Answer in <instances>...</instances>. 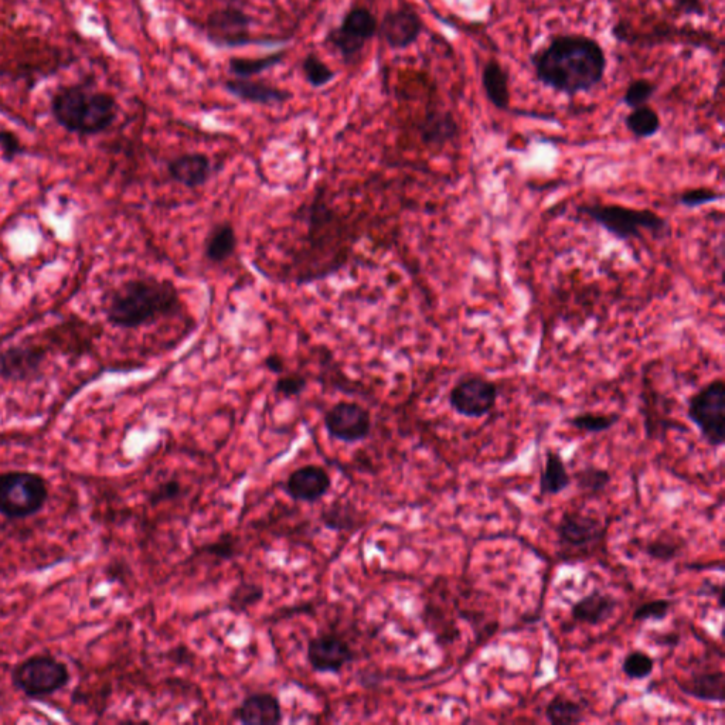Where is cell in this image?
Masks as SVG:
<instances>
[{"mask_svg":"<svg viewBox=\"0 0 725 725\" xmlns=\"http://www.w3.org/2000/svg\"><path fill=\"white\" fill-rule=\"evenodd\" d=\"M534 73L544 87L574 97L604 80L607 56L601 44L582 34H560L532 56Z\"/></svg>","mask_w":725,"mask_h":725,"instance_id":"obj_1","label":"cell"},{"mask_svg":"<svg viewBox=\"0 0 725 725\" xmlns=\"http://www.w3.org/2000/svg\"><path fill=\"white\" fill-rule=\"evenodd\" d=\"M182 308L179 289L168 279H129L114 289L107 305L108 321L122 329L152 325Z\"/></svg>","mask_w":725,"mask_h":725,"instance_id":"obj_2","label":"cell"},{"mask_svg":"<svg viewBox=\"0 0 725 725\" xmlns=\"http://www.w3.org/2000/svg\"><path fill=\"white\" fill-rule=\"evenodd\" d=\"M114 95L97 90L93 84L61 85L51 95L50 112L54 121L70 134L91 136L110 129L118 118Z\"/></svg>","mask_w":725,"mask_h":725,"instance_id":"obj_3","label":"cell"},{"mask_svg":"<svg viewBox=\"0 0 725 725\" xmlns=\"http://www.w3.org/2000/svg\"><path fill=\"white\" fill-rule=\"evenodd\" d=\"M577 213L619 241L642 240L645 234L665 237L670 231L669 221L652 209H635L614 203H587L578 206Z\"/></svg>","mask_w":725,"mask_h":725,"instance_id":"obj_4","label":"cell"},{"mask_svg":"<svg viewBox=\"0 0 725 725\" xmlns=\"http://www.w3.org/2000/svg\"><path fill=\"white\" fill-rule=\"evenodd\" d=\"M49 496V483L40 473H0V516L5 519L23 520L36 516L49 502Z\"/></svg>","mask_w":725,"mask_h":725,"instance_id":"obj_5","label":"cell"},{"mask_svg":"<svg viewBox=\"0 0 725 725\" xmlns=\"http://www.w3.org/2000/svg\"><path fill=\"white\" fill-rule=\"evenodd\" d=\"M10 680L27 699L42 700L66 689L71 682V673L66 663L43 653L16 663Z\"/></svg>","mask_w":725,"mask_h":725,"instance_id":"obj_6","label":"cell"},{"mask_svg":"<svg viewBox=\"0 0 725 725\" xmlns=\"http://www.w3.org/2000/svg\"><path fill=\"white\" fill-rule=\"evenodd\" d=\"M687 418L699 430L701 438L711 448H721L725 442V380H711L687 401Z\"/></svg>","mask_w":725,"mask_h":725,"instance_id":"obj_7","label":"cell"},{"mask_svg":"<svg viewBox=\"0 0 725 725\" xmlns=\"http://www.w3.org/2000/svg\"><path fill=\"white\" fill-rule=\"evenodd\" d=\"M498 398L499 388L495 381L482 374H468L449 390L448 403L455 414L479 420L495 410Z\"/></svg>","mask_w":725,"mask_h":725,"instance_id":"obj_8","label":"cell"},{"mask_svg":"<svg viewBox=\"0 0 725 725\" xmlns=\"http://www.w3.org/2000/svg\"><path fill=\"white\" fill-rule=\"evenodd\" d=\"M608 524L581 510H565L556 526L558 546L570 553H587L607 536Z\"/></svg>","mask_w":725,"mask_h":725,"instance_id":"obj_9","label":"cell"},{"mask_svg":"<svg viewBox=\"0 0 725 725\" xmlns=\"http://www.w3.org/2000/svg\"><path fill=\"white\" fill-rule=\"evenodd\" d=\"M379 32L376 16L366 8H353L343 17L336 29L330 30L326 42L345 60L359 56L374 36Z\"/></svg>","mask_w":725,"mask_h":725,"instance_id":"obj_10","label":"cell"},{"mask_svg":"<svg viewBox=\"0 0 725 725\" xmlns=\"http://www.w3.org/2000/svg\"><path fill=\"white\" fill-rule=\"evenodd\" d=\"M253 19L237 8L214 10L207 17V37L216 47H243L247 44L270 43L268 40H257L251 37Z\"/></svg>","mask_w":725,"mask_h":725,"instance_id":"obj_11","label":"cell"},{"mask_svg":"<svg viewBox=\"0 0 725 725\" xmlns=\"http://www.w3.org/2000/svg\"><path fill=\"white\" fill-rule=\"evenodd\" d=\"M323 425L330 437L346 444H356L369 437L371 415L360 404L340 401L326 411Z\"/></svg>","mask_w":725,"mask_h":725,"instance_id":"obj_12","label":"cell"},{"mask_svg":"<svg viewBox=\"0 0 725 725\" xmlns=\"http://www.w3.org/2000/svg\"><path fill=\"white\" fill-rule=\"evenodd\" d=\"M306 658L315 672L338 675L353 662L355 653L339 636L321 633L309 641Z\"/></svg>","mask_w":725,"mask_h":725,"instance_id":"obj_13","label":"cell"},{"mask_svg":"<svg viewBox=\"0 0 725 725\" xmlns=\"http://www.w3.org/2000/svg\"><path fill=\"white\" fill-rule=\"evenodd\" d=\"M422 30L424 23L417 10L403 5L384 15L377 33H380L391 49L404 50L420 39Z\"/></svg>","mask_w":725,"mask_h":725,"instance_id":"obj_14","label":"cell"},{"mask_svg":"<svg viewBox=\"0 0 725 725\" xmlns=\"http://www.w3.org/2000/svg\"><path fill=\"white\" fill-rule=\"evenodd\" d=\"M46 352L39 345H17L0 353V376L6 380H33L42 370Z\"/></svg>","mask_w":725,"mask_h":725,"instance_id":"obj_15","label":"cell"},{"mask_svg":"<svg viewBox=\"0 0 725 725\" xmlns=\"http://www.w3.org/2000/svg\"><path fill=\"white\" fill-rule=\"evenodd\" d=\"M223 85L228 94L247 104L277 107L292 98L291 93L284 88L251 78H228Z\"/></svg>","mask_w":725,"mask_h":725,"instance_id":"obj_16","label":"cell"},{"mask_svg":"<svg viewBox=\"0 0 725 725\" xmlns=\"http://www.w3.org/2000/svg\"><path fill=\"white\" fill-rule=\"evenodd\" d=\"M329 473L321 466L306 465L292 472L285 483V490L296 502H319L329 492Z\"/></svg>","mask_w":725,"mask_h":725,"instance_id":"obj_17","label":"cell"},{"mask_svg":"<svg viewBox=\"0 0 725 725\" xmlns=\"http://www.w3.org/2000/svg\"><path fill=\"white\" fill-rule=\"evenodd\" d=\"M170 179L187 189L206 186L213 176L214 169L209 156L204 153H183L168 162Z\"/></svg>","mask_w":725,"mask_h":725,"instance_id":"obj_18","label":"cell"},{"mask_svg":"<svg viewBox=\"0 0 725 725\" xmlns=\"http://www.w3.org/2000/svg\"><path fill=\"white\" fill-rule=\"evenodd\" d=\"M725 675L723 670H701L676 680L680 692L701 703L723 704Z\"/></svg>","mask_w":725,"mask_h":725,"instance_id":"obj_19","label":"cell"},{"mask_svg":"<svg viewBox=\"0 0 725 725\" xmlns=\"http://www.w3.org/2000/svg\"><path fill=\"white\" fill-rule=\"evenodd\" d=\"M618 605L619 599L614 595L595 588L594 591L588 592L587 595L574 602L570 611L571 618L577 624L602 625L614 615Z\"/></svg>","mask_w":725,"mask_h":725,"instance_id":"obj_20","label":"cell"},{"mask_svg":"<svg viewBox=\"0 0 725 725\" xmlns=\"http://www.w3.org/2000/svg\"><path fill=\"white\" fill-rule=\"evenodd\" d=\"M234 716L247 725H277L284 718L281 703L270 693L251 694L237 707Z\"/></svg>","mask_w":725,"mask_h":725,"instance_id":"obj_21","label":"cell"},{"mask_svg":"<svg viewBox=\"0 0 725 725\" xmlns=\"http://www.w3.org/2000/svg\"><path fill=\"white\" fill-rule=\"evenodd\" d=\"M418 129L422 142L431 148H442L459 135L458 122L448 111L427 112Z\"/></svg>","mask_w":725,"mask_h":725,"instance_id":"obj_22","label":"cell"},{"mask_svg":"<svg viewBox=\"0 0 725 725\" xmlns=\"http://www.w3.org/2000/svg\"><path fill=\"white\" fill-rule=\"evenodd\" d=\"M573 485V476L565 465L563 456L554 449H547L540 475V495L544 498L557 496Z\"/></svg>","mask_w":725,"mask_h":725,"instance_id":"obj_23","label":"cell"},{"mask_svg":"<svg viewBox=\"0 0 725 725\" xmlns=\"http://www.w3.org/2000/svg\"><path fill=\"white\" fill-rule=\"evenodd\" d=\"M238 237L233 224L224 221L216 224L204 241V257L211 264H223L236 254Z\"/></svg>","mask_w":725,"mask_h":725,"instance_id":"obj_24","label":"cell"},{"mask_svg":"<svg viewBox=\"0 0 725 725\" xmlns=\"http://www.w3.org/2000/svg\"><path fill=\"white\" fill-rule=\"evenodd\" d=\"M482 85L486 98L493 107L507 111L510 107L509 73L496 60L486 63L482 71Z\"/></svg>","mask_w":725,"mask_h":725,"instance_id":"obj_25","label":"cell"},{"mask_svg":"<svg viewBox=\"0 0 725 725\" xmlns=\"http://www.w3.org/2000/svg\"><path fill=\"white\" fill-rule=\"evenodd\" d=\"M585 709L580 701L571 699L564 693H558L548 701L544 717L553 725H575L585 721Z\"/></svg>","mask_w":725,"mask_h":725,"instance_id":"obj_26","label":"cell"},{"mask_svg":"<svg viewBox=\"0 0 725 725\" xmlns=\"http://www.w3.org/2000/svg\"><path fill=\"white\" fill-rule=\"evenodd\" d=\"M285 50L268 56L257 57V59H245V57H233L228 60V71L236 78H253L260 76L265 71L271 70L285 59Z\"/></svg>","mask_w":725,"mask_h":725,"instance_id":"obj_27","label":"cell"},{"mask_svg":"<svg viewBox=\"0 0 725 725\" xmlns=\"http://www.w3.org/2000/svg\"><path fill=\"white\" fill-rule=\"evenodd\" d=\"M625 127L631 132L633 138L649 139L655 136L662 128V121L658 112L649 105L633 108L625 118Z\"/></svg>","mask_w":725,"mask_h":725,"instance_id":"obj_28","label":"cell"},{"mask_svg":"<svg viewBox=\"0 0 725 725\" xmlns=\"http://www.w3.org/2000/svg\"><path fill=\"white\" fill-rule=\"evenodd\" d=\"M686 547L687 543L682 537L672 533H660L655 539L646 541L643 553L659 563H672Z\"/></svg>","mask_w":725,"mask_h":725,"instance_id":"obj_29","label":"cell"},{"mask_svg":"<svg viewBox=\"0 0 725 725\" xmlns=\"http://www.w3.org/2000/svg\"><path fill=\"white\" fill-rule=\"evenodd\" d=\"M571 476H573V482L577 488L587 495H599V493L605 492L612 482L611 472L595 465L584 466Z\"/></svg>","mask_w":725,"mask_h":725,"instance_id":"obj_30","label":"cell"},{"mask_svg":"<svg viewBox=\"0 0 725 725\" xmlns=\"http://www.w3.org/2000/svg\"><path fill=\"white\" fill-rule=\"evenodd\" d=\"M619 421L621 415L616 413H580L568 418V425L574 430L595 435L612 430Z\"/></svg>","mask_w":725,"mask_h":725,"instance_id":"obj_31","label":"cell"},{"mask_svg":"<svg viewBox=\"0 0 725 725\" xmlns=\"http://www.w3.org/2000/svg\"><path fill=\"white\" fill-rule=\"evenodd\" d=\"M306 83L313 88H323L335 80L336 73L316 54H308L301 64Z\"/></svg>","mask_w":725,"mask_h":725,"instance_id":"obj_32","label":"cell"},{"mask_svg":"<svg viewBox=\"0 0 725 725\" xmlns=\"http://www.w3.org/2000/svg\"><path fill=\"white\" fill-rule=\"evenodd\" d=\"M655 670V660L643 650H632L622 662V673L629 680H646Z\"/></svg>","mask_w":725,"mask_h":725,"instance_id":"obj_33","label":"cell"},{"mask_svg":"<svg viewBox=\"0 0 725 725\" xmlns=\"http://www.w3.org/2000/svg\"><path fill=\"white\" fill-rule=\"evenodd\" d=\"M721 200H723V193L711 189V187H692V189L683 190L677 197V203L692 210L707 206V204L721 202Z\"/></svg>","mask_w":725,"mask_h":725,"instance_id":"obj_34","label":"cell"},{"mask_svg":"<svg viewBox=\"0 0 725 725\" xmlns=\"http://www.w3.org/2000/svg\"><path fill=\"white\" fill-rule=\"evenodd\" d=\"M673 605H675V601L667 598L652 599V601L643 602L633 612V621H665L667 616L670 615Z\"/></svg>","mask_w":725,"mask_h":725,"instance_id":"obj_35","label":"cell"},{"mask_svg":"<svg viewBox=\"0 0 725 725\" xmlns=\"http://www.w3.org/2000/svg\"><path fill=\"white\" fill-rule=\"evenodd\" d=\"M262 597H264V590L260 585L243 582L231 592L230 608L240 614L260 602Z\"/></svg>","mask_w":725,"mask_h":725,"instance_id":"obj_36","label":"cell"},{"mask_svg":"<svg viewBox=\"0 0 725 725\" xmlns=\"http://www.w3.org/2000/svg\"><path fill=\"white\" fill-rule=\"evenodd\" d=\"M656 93V84L652 81L646 80V78H638L633 80L629 87L626 88L624 98L622 102L626 107L638 108L642 105H648V102L652 100L653 95Z\"/></svg>","mask_w":725,"mask_h":725,"instance_id":"obj_37","label":"cell"},{"mask_svg":"<svg viewBox=\"0 0 725 725\" xmlns=\"http://www.w3.org/2000/svg\"><path fill=\"white\" fill-rule=\"evenodd\" d=\"M321 519L322 523L332 530H347L355 524L352 510L342 505H332L329 509L323 510Z\"/></svg>","mask_w":725,"mask_h":725,"instance_id":"obj_38","label":"cell"},{"mask_svg":"<svg viewBox=\"0 0 725 725\" xmlns=\"http://www.w3.org/2000/svg\"><path fill=\"white\" fill-rule=\"evenodd\" d=\"M306 387H308V379L305 376L299 373H291L279 377L277 383H275V393L287 398L298 397L304 393Z\"/></svg>","mask_w":725,"mask_h":725,"instance_id":"obj_39","label":"cell"},{"mask_svg":"<svg viewBox=\"0 0 725 725\" xmlns=\"http://www.w3.org/2000/svg\"><path fill=\"white\" fill-rule=\"evenodd\" d=\"M180 495H182V485H180V482L176 481V479H169V481L156 486L149 493L148 500L151 505L156 506L159 503L166 502V500L179 498Z\"/></svg>","mask_w":725,"mask_h":725,"instance_id":"obj_40","label":"cell"},{"mask_svg":"<svg viewBox=\"0 0 725 725\" xmlns=\"http://www.w3.org/2000/svg\"><path fill=\"white\" fill-rule=\"evenodd\" d=\"M0 151H2L3 158L13 161L17 155L23 152V149L19 138L13 132L0 131Z\"/></svg>","mask_w":725,"mask_h":725,"instance_id":"obj_41","label":"cell"},{"mask_svg":"<svg viewBox=\"0 0 725 725\" xmlns=\"http://www.w3.org/2000/svg\"><path fill=\"white\" fill-rule=\"evenodd\" d=\"M677 12L682 15L704 16L706 15V3L704 0H673Z\"/></svg>","mask_w":725,"mask_h":725,"instance_id":"obj_42","label":"cell"},{"mask_svg":"<svg viewBox=\"0 0 725 725\" xmlns=\"http://www.w3.org/2000/svg\"><path fill=\"white\" fill-rule=\"evenodd\" d=\"M234 546L236 544L233 543V540H220L217 541V543L211 544L209 547L210 553L216 554L217 557H231L234 556Z\"/></svg>","mask_w":725,"mask_h":725,"instance_id":"obj_43","label":"cell"},{"mask_svg":"<svg viewBox=\"0 0 725 725\" xmlns=\"http://www.w3.org/2000/svg\"><path fill=\"white\" fill-rule=\"evenodd\" d=\"M265 366H267V369L271 371V373L275 374H284L285 373V360L284 357L279 355H270L267 356V359H265Z\"/></svg>","mask_w":725,"mask_h":725,"instance_id":"obj_44","label":"cell"}]
</instances>
